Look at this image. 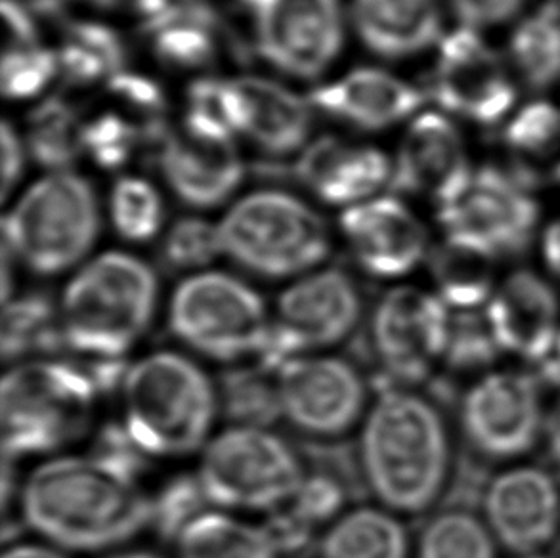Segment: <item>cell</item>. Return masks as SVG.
<instances>
[{"label": "cell", "instance_id": "24", "mask_svg": "<svg viewBox=\"0 0 560 558\" xmlns=\"http://www.w3.org/2000/svg\"><path fill=\"white\" fill-rule=\"evenodd\" d=\"M357 33L373 54L401 60L442 40L440 0H354Z\"/></svg>", "mask_w": 560, "mask_h": 558}, {"label": "cell", "instance_id": "52", "mask_svg": "<svg viewBox=\"0 0 560 558\" xmlns=\"http://www.w3.org/2000/svg\"><path fill=\"white\" fill-rule=\"evenodd\" d=\"M534 365L538 368L536 375H538L541 383L560 386V333L553 350L546 358H541L539 362L534 363Z\"/></svg>", "mask_w": 560, "mask_h": 558}, {"label": "cell", "instance_id": "19", "mask_svg": "<svg viewBox=\"0 0 560 558\" xmlns=\"http://www.w3.org/2000/svg\"><path fill=\"white\" fill-rule=\"evenodd\" d=\"M341 228L358 265L375 278H400L423 263L429 234L423 222L394 197L350 205Z\"/></svg>", "mask_w": 560, "mask_h": 558}, {"label": "cell", "instance_id": "12", "mask_svg": "<svg viewBox=\"0 0 560 558\" xmlns=\"http://www.w3.org/2000/svg\"><path fill=\"white\" fill-rule=\"evenodd\" d=\"M452 310L436 293L394 287L373 306L368 347L385 386L421 385L444 363Z\"/></svg>", "mask_w": 560, "mask_h": 558}, {"label": "cell", "instance_id": "15", "mask_svg": "<svg viewBox=\"0 0 560 558\" xmlns=\"http://www.w3.org/2000/svg\"><path fill=\"white\" fill-rule=\"evenodd\" d=\"M544 425L539 381L532 373L492 371L463 396V434L488 460L523 457L538 442Z\"/></svg>", "mask_w": 560, "mask_h": 558}, {"label": "cell", "instance_id": "53", "mask_svg": "<svg viewBox=\"0 0 560 558\" xmlns=\"http://www.w3.org/2000/svg\"><path fill=\"white\" fill-rule=\"evenodd\" d=\"M71 0H25V7L31 8V12L38 14H60L63 8L68 7Z\"/></svg>", "mask_w": 560, "mask_h": 558}, {"label": "cell", "instance_id": "49", "mask_svg": "<svg viewBox=\"0 0 560 558\" xmlns=\"http://www.w3.org/2000/svg\"><path fill=\"white\" fill-rule=\"evenodd\" d=\"M2 558H69L66 551L56 549L52 545L45 544V542H18L14 545H8Z\"/></svg>", "mask_w": 560, "mask_h": 558}, {"label": "cell", "instance_id": "54", "mask_svg": "<svg viewBox=\"0 0 560 558\" xmlns=\"http://www.w3.org/2000/svg\"><path fill=\"white\" fill-rule=\"evenodd\" d=\"M102 558H163L160 553L150 551V549H122V551L109 553Z\"/></svg>", "mask_w": 560, "mask_h": 558}, {"label": "cell", "instance_id": "9", "mask_svg": "<svg viewBox=\"0 0 560 558\" xmlns=\"http://www.w3.org/2000/svg\"><path fill=\"white\" fill-rule=\"evenodd\" d=\"M100 212L91 184L71 173L37 182L2 220V245L38 276L68 272L98 237Z\"/></svg>", "mask_w": 560, "mask_h": 558}, {"label": "cell", "instance_id": "18", "mask_svg": "<svg viewBox=\"0 0 560 558\" xmlns=\"http://www.w3.org/2000/svg\"><path fill=\"white\" fill-rule=\"evenodd\" d=\"M467 148L446 115L429 112L409 123L394 165L390 188L450 204L472 176Z\"/></svg>", "mask_w": 560, "mask_h": 558}, {"label": "cell", "instance_id": "38", "mask_svg": "<svg viewBox=\"0 0 560 558\" xmlns=\"http://www.w3.org/2000/svg\"><path fill=\"white\" fill-rule=\"evenodd\" d=\"M500 352L485 310H452L444 354L447 368L459 373L486 370L493 365Z\"/></svg>", "mask_w": 560, "mask_h": 558}, {"label": "cell", "instance_id": "46", "mask_svg": "<svg viewBox=\"0 0 560 558\" xmlns=\"http://www.w3.org/2000/svg\"><path fill=\"white\" fill-rule=\"evenodd\" d=\"M2 14L7 22V50L38 45L37 25L30 8L15 0H2Z\"/></svg>", "mask_w": 560, "mask_h": 558}, {"label": "cell", "instance_id": "29", "mask_svg": "<svg viewBox=\"0 0 560 558\" xmlns=\"http://www.w3.org/2000/svg\"><path fill=\"white\" fill-rule=\"evenodd\" d=\"M319 558H409L411 542L400 514L383 505L349 509L319 537Z\"/></svg>", "mask_w": 560, "mask_h": 558}, {"label": "cell", "instance_id": "32", "mask_svg": "<svg viewBox=\"0 0 560 558\" xmlns=\"http://www.w3.org/2000/svg\"><path fill=\"white\" fill-rule=\"evenodd\" d=\"M511 66L524 84L546 91L560 81V7L541 4L516 23L509 38Z\"/></svg>", "mask_w": 560, "mask_h": 558}, {"label": "cell", "instance_id": "44", "mask_svg": "<svg viewBox=\"0 0 560 558\" xmlns=\"http://www.w3.org/2000/svg\"><path fill=\"white\" fill-rule=\"evenodd\" d=\"M345 486L334 475L316 473L306 475L288 507L296 519H301L308 528L318 532L326 530L345 513Z\"/></svg>", "mask_w": 560, "mask_h": 558}, {"label": "cell", "instance_id": "2", "mask_svg": "<svg viewBox=\"0 0 560 558\" xmlns=\"http://www.w3.org/2000/svg\"><path fill=\"white\" fill-rule=\"evenodd\" d=\"M452 438L439 406L409 386H385L358 434V467L378 505L404 516L429 511L446 490Z\"/></svg>", "mask_w": 560, "mask_h": 558}, {"label": "cell", "instance_id": "1", "mask_svg": "<svg viewBox=\"0 0 560 558\" xmlns=\"http://www.w3.org/2000/svg\"><path fill=\"white\" fill-rule=\"evenodd\" d=\"M18 509L35 536L66 553L114 551L152 528L140 478L96 455H54L20 484Z\"/></svg>", "mask_w": 560, "mask_h": 558}, {"label": "cell", "instance_id": "34", "mask_svg": "<svg viewBox=\"0 0 560 558\" xmlns=\"http://www.w3.org/2000/svg\"><path fill=\"white\" fill-rule=\"evenodd\" d=\"M61 75L75 86H89L125 71L127 53L112 27L94 22L69 25L58 50Z\"/></svg>", "mask_w": 560, "mask_h": 558}, {"label": "cell", "instance_id": "48", "mask_svg": "<svg viewBox=\"0 0 560 558\" xmlns=\"http://www.w3.org/2000/svg\"><path fill=\"white\" fill-rule=\"evenodd\" d=\"M94 7L112 12H129L142 15L144 22L161 14L173 0H89Z\"/></svg>", "mask_w": 560, "mask_h": 558}, {"label": "cell", "instance_id": "33", "mask_svg": "<svg viewBox=\"0 0 560 558\" xmlns=\"http://www.w3.org/2000/svg\"><path fill=\"white\" fill-rule=\"evenodd\" d=\"M220 416L235 427L272 429L281 421L278 375L262 363L228 365L217 381Z\"/></svg>", "mask_w": 560, "mask_h": 558}, {"label": "cell", "instance_id": "25", "mask_svg": "<svg viewBox=\"0 0 560 558\" xmlns=\"http://www.w3.org/2000/svg\"><path fill=\"white\" fill-rule=\"evenodd\" d=\"M242 94L243 135L272 155L296 151L311 135V102L285 86L262 79L242 77L235 81Z\"/></svg>", "mask_w": 560, "mask_h": 558}, {"label": "cell", "instance_id": "45", "mask_svg": "<svg viewBox=\"0 0 560 558\" xmlns=\"http://www.w3.org/2000/svg\"><path fill=\"white\" fill-rule=\"evenodd\" d=\"M526 0H450L463 25L472 30L493 27L515 18Z\"/></svg>", "mask_w": 560, "mask_h": 558}, {"label": "cell", "instance_id": "51", "mask_svg": "<svg viewBox=\"0 0 560 558\" xmlns=\"http://www.w3.org/2000/svg\"><path fill=\"white\" fill-rule=\"evenodd\" d=\"M544 434H546L547 452L551 455V460L560 465V396L555 400L551 411L547 414Z\"/></svg>", "mask_w": 560, "mask_h": 558}, {"label": "cell", "instance_id": "31", "mask_svg": "<svg viewBox=\"0 0 560 558\" xmlns=\"http://www.w3.org/2000/svg\"><path fill=\"white\" fill-rule=\"evenodd\" d=\"M66 348L60 310L43 293H27L4 302L2 358L8 365L48 358Z\"/></svg>", "mask_w": 560, "mask_h": 558}, {"label": "cell", "instance_id": "7", "mask_svg": "<svg viewBox=\"0 0 560 558\" xmlns=\"http://www.w3.org/2000/svg\"><path fill=\"white\" fill-rule=\"evenodd\" d=\"M196 475L214 509L270 514L288 505L308 470L272 429L230 425L205 445Z\"/></svg>", "mask_w": 560, "mask_h": 558}, {"label": "cell", "instance_id": "23", "mask_svg": "<svg viewBox=\"0 0 560 558\" xmlns=\"http://www.w3.org/2000/svg\"><path fill=\"white\" fill-rule=\"evenodd\" d=\"M393 173L383 151L335 138H319L295 165L296 181L329 205H358L393 181Z\"/></svg>", "mask_w": 560, "mask_h": 558}, {"label": "cell", "instance_id": "40", "mask_svg": "<svg viewBox=\"0 0 560 558\" xmlns=\"http://www.w3.org/2000/svg\"><path fill=\"white\" fill-rule=\"evenodd\" d=\"M211 509L197 475L171 478L152 496V528L165 542L175 544L189 522Z\"/></svg>", "mask_w": 560, "mask_h": 558}, {"label": "cell", "instance_id": "47", "mask_svg": "<svg viewBox=\"0 0 560 558\" xmlns=\"http://www.w3.org/2000/svg\"><path fill=\"white\" fill-rule=\"evenodd\" d=\"M23 171V146L15 135L10 123L2 125V199L10 196V191L20 181Z\"/></svg>", "mask_w": 560, "mask_h": 558}, {"label": "cell", "instance_id": "36", "mask_svg": "<svg viewBox=\"0 0 560 558\" xmlns=\"http://www.w3.org/2000/svg\"><path fill=\"white\" fill-rule=\"evenodd\" d=\"M416 558H495V542L486 522L467 509H446L427 521Z\"/></svg>", "mask_w": 560, "mask_h": 558}, {"label": "cell", "instance_id": "16", "mask_svg": "<svg viewBox=\"0 0 560 558\" xmlns=\"http://www.w3.org/2000/svg\"><path fill=\"white\" fill-rule=\"evenodd\" d=\"M446 232L467 235L498 257L528 249L539 222V207L530 188L515 174L482 166L450 204L439 207Z\"/></svg>", "mask_w": 560, "mask_h": 558}, {"label": "cell", "instance_id": "13", "mask_svg": "<svg viewBox=\"0 0 560 558\" xmlns=\"http://www.w3.org/2000/svg\"><path fill=\"white\" fill-rule=\"evenodd\" d=\"M253 18L258 53L272 68L299 79L322 75L341 53L339 0H242Z\"/></svg>", "mask_w": 560, "mask_h": 558}, {"label": "cell", "instance_id": "4", "mask_svg": "<svg viewBox=\"0 0 560 558\" xmlns=\"http://www.w3.org/2000/svg\"><path fill=\"white\" fill-rule=\"evenodd\" d=\"M160 281L129 253H104L69 281L60 304L63 342L79 362H117L144 339L158 312Z\"/></svg>", "mask_w": 560, "mask_h": 558}, {"label": "cell", "instance_id": "35", "mask_svg": "<svg viewBox=\"0 0 560 558\" xmlns=\"http://www.w3.org/2000/svg\"><path fill=\"white\" fill-rule=\"evenodd\" d=\"M27 148L31 158L54 173H66L83 150V125L71 104L48 98L27 119Z\"/></svg>", "mask_w": 560, "mask_h": 558}, {"label": "cell", "instance_id": "20", "mask_svg": "<svg viewBox=\"0 0 560 558\" xmlns=\"http://www.w3.org/2000/svg\"><path fill=\"white\" fill-rule=\"evenodd\" d=\"M161 173L175 196L196 209L224 204L243 181V163L232 138L194 129L168 130L158 146Z\"/></svg>", "mask_w": 560, "mask_h": 558}, {"label": "cell", "instance_id": "50", "mask_svg": "<svg viewBox=\"0 0 560 558\" xmlns=\"http://www.w3.org/2000/svg\"><path fill=\"white\" fill-rule=\"evenodd\" d=\"M541 251H544L547 268L560 279V217L555 219L544 232Z\"/></svg>", "mask_w": 560, "mask_h": 558}, {"label": "cell", "instance_id": "14", "mask_svg": "<svg viewBox=\"0 0 560 558\" xmlns=\"http://www.w3.org/2000/svg\"><path fill=\"white\" fill-rule=\"evenodd\" d=\"M431 94L444 112L478 125H495L516 102L509 66L478 30L463 25L439 43Z\"/></svg>", "mask_w": 560, "mask_h": 558}, {"label": "cell", "instance_id": "22", "mask_svg": "<svg viewBox=\"0 0 560 558\" xmlns=\"http://www.w3.org/2000/svg\"><path fill=\"white\" fill-rule=\"evenodd\" d=\"M311 106L362 130H383L416 115L424 94L383 69L362 68L308 94Z\"/></svg>", "mask_w": 560, "mask_h": 558}, {"label": "cell", "instance_id": "28", "mask_svg": "<svg viewBox=\"0 0 560 558\" xmlns=\"http://www.w3.org/2000/svg\"><path fill=\"white\" fill-rule=\"evenodd\" d=\"M498 258L477 240L446 232V237L431 253L436 294L452 310L486 306L495 291Z\"/></svg>", "mask_w": 560, "mask_h": 558}, {"label": "cell", "instance_id": "27", "mask_svg": "<svg viewBox=\"0 0 560 558\" xmlns=\"http://www.w3.org/2000/svg\"><path fill=\"white\" fill-rule=\"evenodd\" d=\"M503 146L511 173L528 188L560 186V107L534 102L509 121Z\"/></svg>", "mask_w": 560, "mask_h": 558}, {"label": "cell", "instance_id": "37", "mask_svg": "<svg viewBox=\"0 0 560 558\" xmlns=\"http://www.w3.org/2000/svg\"><path fill=\"white\" fill-rule=\"evenodd\" d=\"M186 125L217 137L234 138L243 132L242 94L235 81L199 79L189 86Z\"/></svg>", "mask_w": 560, "mask_h": 558}, {"label": "cell", "instance_id": "8", "mask_svg": "<svg viewBox=\"0 0 560 558\" xmlns=\"http://www.w3.org/2000/svg\"><path fill=\"white\" fill-rule=\"evenodd\" d=\"M219 232L228 257L258 278L308 274L329 253V234L318 212L281 191L245 197L220 222Z\"/></svg>", "mask_w": 560, "mask_h": 558}, {"label": "cell", "instance_id": "41", "mask_svg": "<svg viewBox=\"0 0 560 558\" xmlns=\"http://www.w3.org/2000/svg\"><path fill=\"white\" fill-rule=\"evenodd\" d=\"M140 142H145L142 130L121 114L107 112L83 125V150L102 168L125 165Z\"/></svg>", "mask_w": 560, "mask_h": 558}, {"label": "cell", "instance_id": "6", "mask_svg": "<svg viewBox=\"0 0 560 558\" xmlns=\"http://www.w3.org/2000/svg\"><path fill=\"white\" fill-rule=\"evenodd\" d=\"M168 333L209 362H257L265 352L272 314L257 289L232 274L199 272L180 281L167 310Z\"/></svg>", "mask_w": 560, "mask_h": 558}, {"label": "cell", "instance_id": "43", "mask_svg": "<svg viewBox=\"0 0 560 558\" xmlns=\"http://www.w3.org/2000/svg\"><path fill=\"white\" fill-rule=\"evenodd\" d=\"M60 71L58 54L43 46L4 50L2 58V92L10 100H27L45 91Z\"/></svg>", "mask_w": 560, "mask_h": 558}, {"label": "cell", "instance_id": "11", "mask_svg": "<svg viewBox=\"0 0 560 558\" xmlns=\"http://www.w3.org/2000/svg\"><path fill=\"white\" fill-rule=\"evenodd\" d=\"M281 421L318 444L341 442L360 429L372 393L357 363L331 352L304 354L278 370Z\"/></svg>", "mask_w": 560, "mask_h": 558}, {"label": "cell", "instance_id": "21", "mask_svg": "<svg viewBox=\"0 0 560 558\" xmlns=\"http://www.w3.org/2000/svg\"><path fill=\"white\" fill-rule=\"evenodd\" d=\"M486 317L501 352L536 363L559 339L560 301L553 287L530 270H516L495 287Z\"/></svg>", "mask_w": 560, "mask_h": 558}, {"label": "cell", "instance_id": "30", "mask_svg": "<svg viewBox=\"0 0 560 558\" xmlns=\"http://www.w3.org/2000/svg\"><path fill=\"white\" fill-rule=\"evenodd\" d=\"M176 558H280L265 524L222 509H207L180 532Z\"/></svg>", "mask_w": 560, "mask_h": 558}, {"label": "cell", "instance_id": "55", "mask_svg": "<svg viewBox=\"0 0 560 558\" xmlns=\"http://www.w3.org/2000/svg\"><path fill=\"white\" fill-rule=\"evenodd\" d=\"M523 558H551V557H546V555H526V557H523Z\"/></svg>", "mask_w": 560, "mask_h": 558}, {"label": "cell", "instance_id": "42", "mask_svg": "<svg viewBox=\"0 0 560 558\" xmlns=\"http://www.w3.org/2000/svg\"><path fill=\"white\" fill-rule=\"evenodd\" d=\"M222 251L219 228L212 226L207 220H178L168 230L167 237L161 247V258L171 270L188 272L211 265Z\"/></svg>", "mask_w": 560, "mask_h": 558}, {"label": "cell", "instance_id": "5", "mask_svg": "<svg viewBox=\"0 0 560 558\" xmlns=\"http://www.w3.org/2000/svg\"><path fill=\"white\" fill-rule=\"evenodd\" d=\"M102 396L83 363L37 358L12 363L2 377L4 457H54L89 434Z\"/></svg>", "mask_w": 560, "mask_h": 558}, {"label": "cell", "instance_id": "39", "mask_svg": "<svg viewBox=\"0 0 560 558\" xmlns=\"http://www.w3.org/2000/svg\"><path fill=\"white\" fill-rule=\"evenodd\" d=\"M112 219L117 234L129 242H148L163 224V204L152 184L125 176L112 191Z\"/></svg>", "mask_w": 560, "mask_h": 558}, {"label": "cell", "instance_id": "26", "mask_svg": "<svg viewBox=\"0 0 560 558\" xmlns=\"http://www.w3.org/2000/svg\"><path fill=\"white\" fill-rule=\"evenodd\" d=\"M144 30L155 56L171 68L203 69L217 60L224 23L207 0H173Z\"/></svg>", "mask_w": 560, "mask_h": 558}, {"label": "cell", "instance_id": "17", "mask_svg": "<svg viewBox=\"0 0 560 558\" xmlns=\"http://www.w3.org/2000/svg\"><path fill=\"white\" fill-rule=\"evenodd\" d=\"M482 505L493 537L516 555H536L559 532V486L544 468L516 467L495 476Z\"/></svg>", "mask_w": 560, "mask_h": 558}, {"label": "cell", "instance_id": "3", "mask_svg": "<svg viewBox=\"0 0 560 558\" xmlns=\"http://www.w3.org/2000/svg\"><path fill=\"white\" fill-rule=\"evenodd\" d=\"M119 393L122 427L150 460H184L214 437L219 386L189 354L140 356L125 371Z\"/></svg>", "mask_w": 560, "mask_h": 558}, {"label": "cell", "instance_id": "10", "mask_svg": "<svg viewBox=\"0 0 560 558\" xmlns=\"http://www.w3.org/2000/svg\"><path fill=\"white\" fill-rule=\"evenodd\" d=\"M362 317V291L349 272L306 274L278 297L270 339L257 362L278 373L293 358L329 352L358 332Z\"/></svg>", "mask_w": 560, "mask_h": 558}]
</instances>
